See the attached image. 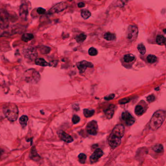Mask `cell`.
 <instances>
[{"instance_id": "6da1fadb", "label": "cell", "mask_w": 166, "mask_h": 166, "mask_svg": "<svg viewBox=\"0 0 166 166\" xmlns=\"http://www.w3.org/2000/svg\"><path fill=\"white\" fill-rule=\"evenodd\" d=\"M166 114L165 111L159 110L156 112L150 120V127L151 130L158 129L165 120Z\"/></svg>"}, {"instance_id": "7a4b0ae2", "label": "cell", "mask_w": 166, "mask_h": 166, "mask_svg": "<svg viewBox=\"0 0 166 166\" xmlns=\"http://www.w3.org/2000/svg\"><path fill=\"white\" fill-rule=\"evenodd\" d=\"M3 112L5 117L10 121H15L18 118L19 110L15 104H5L3 107Z\"/></svg>"}, {"instance_id": "3957f363", "label": "cell", "mask_w": 166, "mask_h": 166, "mask_svg": "<svg viewBox=\"0 0 166 166\" xmlns=\"http://www.w3.org/2000/svg\"><path fill=\"white\" fill-rule=\"evenodd\" d=\"M24 77L27 82L31 83H37L40 78L38 72L33 69L27 70L24 73Z\"/></svg>"}, {"instance_id": "277c9868", "label": "cell", "mask_w": 166, "mask_h": 166, "mask_svg": "<svg viewBox=\"0 0 166 166\" xmlns=\"http://www.w3.org/2000/svg\"><path fill=\"white\" fill-rule=\"evenodd\" d=\"M9 25V15L5 9H0V28L5 29Z\"/></svg>"}, {"instance_id": "5b68a950", "label": "cell", "mask_w": 166, "mask_h": 166, "mask_svg": "<svg viewBox=\"0 0 166 166\" xmlns=\"http://www.w3.org/2000/svg\"><path fill=\"white\" fill-rule=\"evenodd\" d=\"M139 30L137 27L134 25H130L127 28L126 38L129 42H134L137 38Z\"/></svg>"}, {"instance_id": "8992f818", "label": "cell", "mask_w": 166, "mask_h": 166, "mask_svg": "<svg viewBox=\"0 0 166 166\" xmlns=\"http://www.w3.org/2000/svg\"><path fill=\"white\" fill-rule=\"evenodd\" d=\"M22 53L25 57L31 61H34L37 57L38 53L36 48L33 47H28L24 48Z\"/></svg>"}, {"instance_id": "52a82bcc", "label": "cell", "mask_w": 166, "mask_h": 166, "mask_svg": "<svg viewBox=\"0 0 166 166\" xmlns=\"http://www.w3.org/2000/svg\"><path fill=\"white\" fill-rule=\"evenodd\" d=\"M67 7V5L65 2H61L54 5L50 9L49 14H54L59 13L65 10Z\"/></svg>"}, {"instance_id": "ba28073f", "label": "cell", "mask_w": 166, "mask_h": 166, "mask_svg": "<svg viewBox=\"0 0 166 166\" xmlns=\"http://www.w3.org/2000/svg\"><path fill=\"white\" fill-rule=\"evenodd\" d=\"M87 131L91 135H96L98 133V125L96 121L93 120L89 122L87 126Z\"/></svg>"}, {"instance_id": "9c48e42d", "label": "cell", "mask_w": 166, "mask_h": 166, "mask_svg": "<svg viewBox=\"0 0 166 166\" xmlns=\"http://www.w3.org/2000/svg\"><path fill=\"white\" fill-rule=\"evenodd\" d=\"M108 142L110 147L113 149H115L120 144L121 138L111 134L109 136Z\"/></svg>"}, {"instance_id": "30bf717a", "label": "cell", "mask_w": 166, "mask_h": 166, "mask_svg": "<svg viewBox=\"0 0 166 166\" xmlns=\"http://www.w3.org/2000/svg\"><path fill=\"white\" fill-rule=\"evenodd\" d=\"M77 67L78 68L80 73H84L87 68H92L93 67V64L90 62L86 61H83L77 63Z\"/></svg>"}, {"instance_id": "8fae6325", "label": "cell", "mask_w": 166, "mask_h": 166, "mask_svg": "<svg viewBox=\"0 0 166 166\" xmlns=\"http://www.w3.org/2000/svg\"><path fill=\"white\" fill-rule=\"evenodd\" d=\"M121 117L127 126H131L135 123V118L128 112H123L121 115Z\"/></svg>"}, {"instance_id": "7c38bea8", "label": "cell", "mask_w": 166, "mask_h": 166, "mask_svg": "<svg viewBox=\"0 0 166 166\" xmlns=\"http://www.w3.org/2000/svg\"><path fill=\"white\" fill-rule=\"evenodd\" d=\"M124 127L122 125H117L115 126L111 134L116 135L119 137L121 138L124 135Z\"/></svg>"}, {"instance_id": "4fadbf2b", "label": "cell", "mask_w": 166, "mask_h": 166, "mask_svg": "<svg viewBox=\"0 0 166 166\" xmlns=\"http://www.w3.org/2000/svg\"><path fill=\"white\" fill-rule=\"evenodd\" d=\"M104 152L100 149H97L94 151L93 154L90 157V160L91 163H95L99 158L103 156Z\"/></svg>"}, {"instance_id": "5bb4252c", "label": "cell", "mask_w": 166, "mask_h": 166, "mask_svg": "<svg viewBox=\"0 0 166 166\" xmlns=\"http://www.w3.org/2000/svg\"><path fill=\"white\" fill-rule=\"evenodd\" d=\"M20 16L22 20H26L28 14V7L25 4H22L20 7Z\"/></svg>"}, {"instance_id": "9a60e30c", "label": "cell", "mask_w": 166, "mask_h": 166, "mask_svg": "<svg viewBox=\"0 0 166 166\" xmlns=\"http://www.w3.org/2000/svg\"><path fill=\"white\" fill-rule=\"evenodd\" d=\"M58 135L59 137L62 140L67 143H71L73 141V137L71 135H68L67 134L62 131H60L59 132Z\"/></svg>"}, {"instance_id": "2e32d148", "label": "cell", "mask_w": 166, "mask_h": 166, "mask_svg": "<svg viewBox=\"0 0 166 166\" xmlns=\"http://www.w3.org/2000/svg\"><path fill=\"white\" fill-rule=\"evenodd\" d=\"M114 105H111L109 106V107L107 109H106L104 111V113L107 118L110 119L113 117V114H114Z\"/></svg>"}, {"instance_id": "e0dca14e", "label": "cell", "mask_w": 166, "mask_h": 166, "mask_svg": "<svg viewBox=\"0 0 166 166\" xmlns=\"http://www.w3.org/2000/svg\"><path fill=\"white\" fill-rule=\"evenodd\" d=\"M35 63L36 65L41 66L43 67L45 66H47L50 65V64L48 63V62L43 58H36L35 60Z\"/></svg>"}, {"instance_id": "ac0fdd59", "label": "cell", "mask_w": 166, "mask_h": 166, "mask_svg": "<svg viewBox=\"0 0 166 166\" xmlns=\"http://www.w3.org/2000/svg\"><path fill=\"white\" fill-rule=\"evenodd\" d=\"M104 38L106 41H112L116 39V36L114 34L108 32L104 34Z\"/></svg>"}, {"instance_id": "d6986e66", "label": "cell", "mask_w": 166, "mask_h": 166, "mask_svg": "<svg viewBox=\"0 0 166 166\" xmlns=\"http://www.w3.org/2000/svg\"><path fill=\"white\" fill-rule=\"evenodd\" d=\"M34 38L33 34L31 33H26L23 34V35L21 37V40L22 41L24 42H28L29 41H31Z\"/></svg>"}, {"instance_id": "ffe728a7", "label": "cell", "mask_w": 166, "mask_h": 166, "mask_svg": "<svg viewBox=\"0 0 166 166\" xmlns=\"http://www.w3.org/2000/svg\"><path fill=\"white\" fill-rule=\"evenodd\" d=\"M156 43L160 45H164L166 42V38L163 35H158L156 39Z\"/></svg>"}, {"instance_id": "44dd1931", "label": "cell", "mask_w": 166, "mask_h": 166, "mask_svg": "<svg viewBox=\"0 0 166 166\" xmlns=\"http://www.w3.org/2000/svg\"><path fill=\"white\" fill-rule=\"evenodd\" d=\"M30 158L35 161H38L40 159V157L37 154L36 149L34 147L32 149Z\"/></svg>"}, {"instance_id": "7402d4cb", "label": "cell", "mask_w": 166, "mask_h": 166, "mask_svg": "<svg viewBox=\"0 0 166 166\" xmlns=\"http://www.w3.org/2000/svg\"><path fill=\"white\" fill-rule=\"evenodd\" d=\"M135 60V57L131 54H126L123 57V61L125 63H130Z\"/></svg>"}, {"instance_id": "603a6c76", "label": "cell", "mask_w": 166, "mask_h": 166, "mask_svg": "<svg viewBox=\"0 0 166 166\" xmlns=\"http://www.w3.org/2000/svg\"><path fill=\"white\" fill-rule=\"evenodd\" d=\"M87 37V36L84 33H81L75 37V40L79 43H82L86 40Z\"/></svg>"}, {"instance_id": "cb8c5ba5", "label": "cell", "mask_w": 166, "mask_h": 166, "mask_svg": "<svg viewBox=\"0 0 166 166\" xmlns=\"http://www.w3.org/2000/svg\"><path fill=\"white\" fill-rule=\"evenodd\" d=\"M38 49L42 54H47L50 52L51 50L50 47L45 45H42L39 47Z\"/></svg>"}, {"instance_id": "d4e9b609", "label": "cell", "mask_w": 166, "mask_h": 166, "mask_svg": "<svg viewBox=\"0 0 166 166\" xmlns=\"http://www.w3.org/2000/svg\"><path fill=\"white\" fill-rule=\"evenodd\" d=\"M81 15L82 16V17L85 20H87L88 19L91 15V12L87 9H83L81 11Z\"/></svg>"}, {"instance_id": "484cf974", "label": "cell", "mask_w": 166, "mask_h": 166, "mask_svg": "<svg viewBox=\"0 0 166 166\" xmlns=\"http://www.w3.org/2000/svg\"><path fill=\"white\" fill-rule=\"evenodd\" d=\"M28 120V116L24 115L21 116V117L20 118L19 121H20V123L21 125L22 126V127L24 128V127H26V125H27Z\"/></svg>"}, {"instance_id": "4316f807", "label": "cell", "mask_w": 166, "mask_h": 166, "mask_svg": "<svg viewBox=\"0 0 166 166\" xmlns=\"http://www.w3.org/2000/svg\"><path fill=\"white\" fill-rule=\"evenodd\" d=\"M144 110L143 107L140 105H137L135 108V113L137 115H141L144 113Z\"/></svg>"}, {"instance_id": "83f0119b", "label": "cell", "mask_w": 166, "mask_h": 166, "mask_svg": "<svg viewBox=\"0 0 166 166\" xmlns=\"http://www.w3.org/2000/svg\"><path fill=\"white\" fill-rule=\"evenodd\" d=\"M95 111L93 110H89L88 109H84V114L86 117H90L92 116L94 114Z\"/></svg>"}, {"instance_id": "f1b7e54d", "label": "cell", "mask_w": 166, "mask_h": 166, "mask_svg": "<svg viewBox=\"0 0 166 166\" xmlns=\"http://www.w3.org/2000/svg\"><path fill=\"white\" fill-rule=\"evenodd\" d=\"M153 149L157 153H161L163 151V147L161 144H157L153 147Z\"/></svg>"}, {"instance_id": "f546056e", "label": "cell", "mask_w": 166, "mask_h": 166, "mask_svg": "<svg viewBox=\"0 0 166 166\" xmlns=\"http://www.w3.org/2000/svg\"><path fill=\"white\" fill-rule=\"evenodd\" d=\"M157 57L154 55H149L147 57V60L148 62L150 63H154L157 61Z\"/></svg>"}, {"instance_id": "4dcf8cb0", "label": "cell", "mask_w": 166, "mask_h": 166, "mask_svg": "<svg viewBox=\"0 0 166 166\" xmlns=\"http://www.w3.org/2000/svg\"><path fill=\"white\" fill-rule=\"evenodd\" d=\"M137 48L139 51V52L141 54L144 55V54H145L146 51L145 46V45L143 43H140V44H139L137 45Z\"/></svg>"}, {"instance_id": "1f68e13d", "label": "cell", "mask_w": 166, "mask_h": 166, "mask_svg": "<svg viewBox=\"0 0 166 166\" xmlns=\"http://www.w3.org/2000/svg\"><path fill=\"white\" fill-rule=\"evenodd\" d=\"M88 54L91 56H96L98 54V51L96 48L91 47L88 50Z\"/></svg>"}, {"instance_id": "d6a6232c", "label": "cell", "mask_w": 166, "mask_h": 166, "mask_svg": "<svg viewBox=\"0 0 166 166\" xmlns=\"http://www.w3.org/2000/svg\"><path fill=\"white\" fill-rule=\"evenodd\" d=\"M78 158H79V162L82 164H84L85 163L86 160L87 156H86L84 153H80L78 156Z\"/></svg>"}, {"instance_id": "836d02e7", "label": "cell", "mask_w": 166, "mask_h": 166, "mask_svg": "<svg viewBox=\"0 0 166 166\" xmlns=\"http://www.w3.org/2000/svg\"><path fill=\"white\" fill-rule=\"evenodd\" d=\"M80 118L77 115H73V122L74 124H77L80 121Z\"/></svg>"}, {"instance_id": "e575fe53", "label": "cell", "mask_w": 166, "mask_h": 166, "mask_svg": "<svg viewBox=\"0 0 166 166\" xmlns=\"http://www.w3.org/2000/svg\"><path fill=\"white\" fill-rule=\"evenodd\" d=\"M130 99L129 98H124L121 99L119 101V103L120 104H124L127 103L130 101Z\"/></svg>"}, {"instance_id": "d590c367", "label": "cell", "mask_w": 166, "mask_h": 166, "mask_svg": "<svg viewBox=\"0 0 166 166\" xmlns=\"http://www.w3.org/2000/svg\"><path fill=\"white\" fill-rule=\"evenodd\" d=\"M36 11H37V13H38L39 14H43L45 13L46 10L42 7H38Z\"/></svg>"}, {"instance_id": "8d00e7d4", "label": "cell", "mask_w": 166, "mask_h": 166, "mask_svg": "<svg viewBox=\"0 0 166 166\" xmlns=\"http://www.w3.org/2000/svg\"><path fill=\"white\" fill-rule=\"evenodd\" d=\"M147 101L149 102H152L153 101H155V97L154 95H150L149 96H148L147 98Z\"/></svg>"}, {"instance_id": "74e56055", "label": "cell", "mask_w": 166, "mask_h": 166, "mask_svg": "<svg viewBox=\"0 0 166 166\" xmlns=\"http://www.w3.org/2000/svg\"><path fill=\"white\" fill-rule=\"evenodd\" d=\"M115 97V94L112 93V94H109V96H107V97H105L104 98V99L106 100H111L112 99H114Z\"/></svg>"}, {"instance_id": "f35d334b", "label": "cell", "mask_w": 166, "mask_h": 166, "mask_svg": "<svg viewBox=\"0 0 166 166\" xmlns=\"http://www.w3.org/2000/svg\"><path fill=\"white\" fill-rule=\"evenodd\" d=\"M77 6L79 8H83L85 6V4L83 2H80L79 3H78Z\"/></svg>"}, {"instance_id": "ab89813d", "label": "cell", "mask_w": 166, "mask_h": 166, "mask_svg": "<svg viewBox=\"0 0 166 166\" xmlns=\"http://www.w3.org/2000/svg\"><path fill=\"white\" fill-rule=\"evenodd\" d=\"M3 150H0V156H1V155H2V154H3Z\"/></svg>"}, {"instance_id": "60d3db41", "label": "cell", "mask_w": 166, "mask_h": 166, "mask_svg": "<svg viewBox=\"0 0 166 166\" xmlns=\"http://www.w3.org/2000/svg\"><path fill=\"white\" fill-rule=\"evenodd\" d=\"M98 1H101V0H98Z\"/></svg>"}]
</instances>
